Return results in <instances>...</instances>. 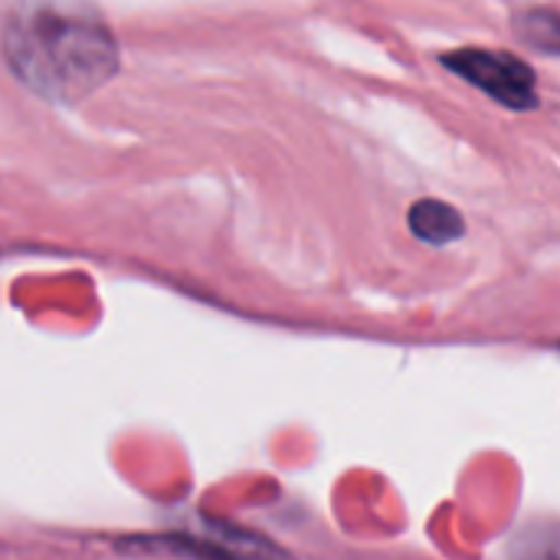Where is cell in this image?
Here are the masks:
<instances>
[{
    "label": "cell",
    "instance_id": "obj_1",
    "mask_svg": "<svg viewBox=\"0 0 560 560\" xmlns=\"http://www.w3.org/2000/svg\"><path fill=\"white\" fill-rule=\"evenodd\" d=\"M3 49L10 69L52 102H79L118 69L112 33L98 20L62 10H33L13 20Z\"/></svg>",
    "mask_w": 560,
    "mask_h": 560
},
{
    "label": "cell",
    "instance_id": "obj_2",
    "mask_svg": "<svg viewBox=\"0 0 560 560\" xmlns=\"http://www.w3.org/2000/svg\"><path fill=\"white\" fill-rule=\"evenodd\" d=\"M115 548L174 555L184 560H295L292 551L269 541L266 535L226 522H210L190 532H167V535H131L121 538Z\"/></svg>",
    "mask_w": 560,
    "mask_h": 560
},
{
    "label": "cell",
    "instance_id": "obj_3",
    "mask_svg": "<svg viewBox=\"0 0 560 560\" xmlns=\"http://www.w3.org/2000/svg\"><path fill=\"white\" fill-rule=\"evenodd\" d=\"M450 69H456L463 79L472 85L486 89L492 98H499L509 108H532L538 105L535 92V75L532 69L509 52H492V49H459L443 59Z\"/></svg>",
    "mask_w": 560,
    "mask_h": 560
},
{
    "label": "cell",
    "instance_id": "obj_4",
    "mask_svg": "<svg viewBox=\"0 0 560 560\" xmlns=\"http://www.w3.org/2000/svg\"><path fill=\"white\" fill-rule=\"evenodd\" d=\"M410 230L417 240H423L430 246H446L466 233V220L456 207H450L443 200H417L410 207Z\"/></svg>",
    "mask_w": 560,
    "mask_h": 560
},
{
    "label": "cell",
    "instance_id": "obj_5",
    "mask_svg": "<svg viewBox=\"0 0 560 560\" xmlns=\"http://www.w3.org/2000/svg\"><path fill=\"white\" fill-rule=\"evenodd\" d=\"M525 23H532V26H525V36H528L535 46H541L545 52H558V16H555L551 10H538V13H532Z\"/></svg>",
    "mask_w": 560,
    "mask_h": 560
}]
</instances>
